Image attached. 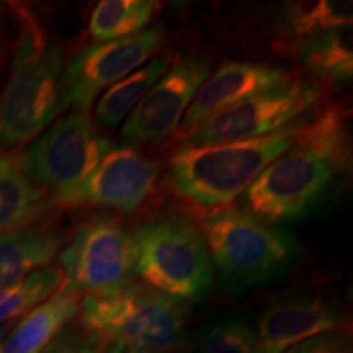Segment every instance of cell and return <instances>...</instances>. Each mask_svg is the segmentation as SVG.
<instances>
[{"label": "cell", "instance_id": "6da1fadb", "mask_svg": "<svg viewBox=\"0 0 353 353\" xmlns=\"http://www.w3.org/2000/svg\"><path fill=\"white\" fill-rule=\"evenodd\" d=\"M348 114L335 103L303 120L290 148L244 192V211L273 226L314 210L350 162Z\"/></svg>", "mask_w": 353, "mask_h": 353}, {"label": "cell", "instance_id": "7a4b0ae2", "mask_svg": "<svg viewBox=\"0 0 353 353\" xmlns=\"http://www.w3.org/2000/svg\"><path fill=\"white\" fill-rule=\"evenodd\" d=\"M77 327L103 353H174L187 334V306L149 286L82 296Z\"/></svg>", "mask_w": 353, "mask_h": 353}, {"label": "cell", "instance_id": "3957f363", "mask_svg": "<svg viewBox=\"0 0 353 353\" xmlns=\"http://www.w3.org/2000/svg\"><path fill=\"white\" fill-rule=\"evenodd\" d=\"M303 120L263 138L182 148L169 161V185L176 196L200 208H226L294 141Z\"/></svg>", "mask_w": 353, "mask_h": 353}, {"label": "cell", "instance_id": "277c9868", "mask_svg": "<svg viewBox=\"0 0 353 353\" xmlns=\"http://www.w3.org/2000/svg\"><path fill=\"white\" fill-rule=\"evenodd\" d=\"M200 231L213 268L231 290L270 283L285 275L301 255L293 234L232 206L206 213Z\"/></svg>", "mask_w": 353, "mask_h": 353}, {"label": "cell", "instance_id": "5b68a950", "mask_svg": "<svg viewBox=\"0 0 353 353\" xmlns=\"http://www.w3.org/2000/svg\"><path fill=\"white\" fill-rule=\"evenodd\" d=\"M64 51L30 25L12 61L10 77L0 94V144L34 141L63 110L61 79Z\"/></svg>", "mask_w": 353, "mask_h": 353}, {"label": "cell", "instance_id": "8992f818", "mask_svg": "<svg viewBox=\"0 0 353 353\" xmlns=\"http://www.w3.org/2000/svg\"><path fill=\"white\" fill-rule=\"evenodd\" d=\"M132 237L134 273L145 286L182 303L208 293L214 268L200 228L192 219L176 213L154 216L139 223Z\"/></svg>", "mask_w": 353, "mask_h": 353}, {"label": "cell", "instance_id": "52a82bcc", "mask_svg": "<svg viewBox=\"0 0 353 353\" xmlns=\"http://www.w3.org/2000/svg\"><path fill=\"white\" fill-rule=\"evenodd\" d=\"M112 148V141L97 131L88 114L70 112L46 128L19 157L52 205H79L83 185Z\"/></svg>", "mask_w": 353, "mask_h": 353}, {"label": "cell", "instance_id": "ba28073f", "mask_svg": "<svg viewBox=\"0 0 353 353\" xmlns=\"http://www.w3.org/2000/svg\"><path fill=\"white\" fill-rule=\"evenodd\" d=\"M134 262L132 232L108 214L83 221L59 254L64 283L82 296L110 293L130 283Z\"/></svg>", "mask_w": 353, "mask_h": 353}, {"label": "cell", "instance_id": "9c48e42d", "mask_svg": "<svg viewBox=\"0 0 353 353\" xmlns=\"http://www.w3.org/2000/svg\"><path fill=\"white\" fill-rule=\"evenodd\" d=\"M322 99L314 81H291L250 97L201 123L182 139V145H214L263 138L303 120Z\"/></svg>", "mask_w": 353, "mask_h": 353}, {"label": "cell", "instance_id": "30bf717a", "mask_svg": "<svg viewBox=\"0 0 353 353\" xmlns=\"http://www.w3.org/2000/svg\"><path fill=\"white\" fill-rule=\"evenodd\" d=\"M165 41V28L156 25L134 37L97 43L79 51L63 70V110L88 114L103 90L144 65Z\"/></svg>", "mask_w": 353, "mask_h": 353}, {"label": "cell", "instance_id": "8fae6325", "mask_svg": "<svg viewBox=\"0 0 353 353\" xmlns=\"http://www.w3.org/2000/svg\"><path fill=\"white\" fill-rule=\"evenodd\" d=\"M211 70L208 57H179L128 117L121 128L123 138L130 143H152L174 134Z\"/></svg>", "mask_w": 353, "mask_h": 353}, {"label": "cell", "instance_id": "7c38bea8", "mask_svg": "<svg viewBox=\"0 0 353 353\" xmlns=\"http://www.w3.org/2000/svg\"><path fill=\"white\" fill-rule=\"evenodd\" d=\"M157 180L159 165L152 159L128 145L113 144L88 176L79 203L121 214L134 213L152 195Z\"/></svg>", "mask_w": 353, "mask_h": 353}, {"label": "cell", "instance_id": "4fadbf2b", "mask_svg": "<svg viewBox=\"0 0 353 353\" xmlns=\"http://www.w3.org/2000/svg\"><path fill=\"white\" fill-rule=\"evenodd\" d=\"M345 325L342 309L321 294H296L272 304L255 325L260 353H285Z\"/></svg>", "mask_w": 353, "mask_h": 353}, {"label": "cell", "instance_id": "5bb4252c", "mask_svg": "<svg viewBox=\"0 0 353 353\" xmlns=\"http://www.w3.org/2000/svg\"><path fill=\"white\" fill-rule=\"evenodd\" d=\"M291 81L288 69L259 63H224L206 79L180 123V138L201 123L250 97Z\"/></svg>", "mask_w": 353, "mask_h": 353}, {"label": "cell", "instance_id": "9a60e30c", "mask_svg": "<svg viewBox=\"0 0 353 353\" xmlns=\"http://www.w3.org/2000/svg\"><path fill=\"white\" fill-rule=\"evenodd\" d=\"M82 294L63 285L51 298L21 317L0 342V353H43L74 317L79 314Z\"/></svg>", "mask_w": 353, "mask_h": 353}, {"label": "cell", "instance_id": "2e32d148", "mask_svg": "<svg viewBox=\"0 0 353 353\" xmlns=\"http://www.w3.org/2000/svg\"><path fill=\"white\" fill-rule=\"evenodd\" d=\"M51 206L46 193L21 167L20 157L0 154V234L32 226Z\"/></svg>", "mask_w": 353, "mask_h": 353}, {"label": "cell", "instance_id": "e0dca14e", "mask_svg": "<svg viewBox=\"0 0 353 353\" xmlns=\"http://www.w3.org/2000/svg\"><path fill=\"white\" fill-rule=\"evenodd\" d=\"M63 245V236L48 228H23L0 234V290L48 267Z\"/></svg>", "mask_w": 353, "mask_h": 353}, {"label": "cell", "instance_id": "ac0fdd59", "mask_svg": "<svg viewBox=\"0 0 353 353\" xmlns=\"http://www.w3.org/2000/svg\"><path fill=\"white\" fill-rule=\"evenodd\" d=\"M304 68L317 81L345 83L353 76L352 25L304 38L299 46Z\"/></svg>", "mask_w": 353, "mask_h": 353}, {"label": "cell", "instance_id": "d6986e66", "mask_svg": "<svg viewBox=\"0 0 353 353\" xmlns=\"http://www.w3.org/2000/svg\"><path fill=\"white\" fill-rule=\"evenodd\" d=\"M170 68V56L159 54L139 69L105 90L95 107V121L100 128L112 131L130 117L154 83Z\"/></svg>", "mask_w": 353, "mask_h": 353}, {"label": "cell", "instance_id": "ffe728a7", "mask_svg": "<svg viewBox=\"0 0 353 353\" xmlns=\"http://www.w3.org/2000/svg\"><path fill=\"white\" fill-rule=\"evenodd\" d=\"M159 7L151 0H103L92 13L88 33L99 43L134 37L144 32Z\"/></svg>", "mask_w": 353, "mask_h": 353}, {"label": "cell", "instance_id": "44dd1931", "mask_svg": "<svg viewBox=\"0 0 353 353\" xmlns=\"http://www.w3.org/2000/svg\"><path fill=\"white\" fill-rule=\"evenodd\" d=\"M63 285L64 275L61 268L48 265L0 290V327L10 324L17 317L28 314Z\"/></svg>", "mask_w": 353, "mask_h": 353}, {"label": "cell", "instance_id": "7402d4cb", "mask_svg": "<svg viewBox=\"0 0 353 353\" xmlns=\"http://www.w3.org/2000/svg\"><path fill=\"white\" fill-rule=\"evenodd\" d=\"M353 3L343 0L288 3L285 23L293 34L309 38L339 26L352 25Z\"/></svg>", "mask_w": 353, "mask_h": 353}, {"label": "cell", "instance_id": "603a6c76", "mask_svg": "<svg viewBox=\"0 0 353 353\" xmlns=\"http://www.w3.org/2000/svg\"><path fill=\"white\" fill-rule=\"evenodd\" d=\"M195 353H260L257 330L244 317L213 321L196 335Z\"/></svg>", "mask_w": 353, "mask_h": 353}, {"label": "cell", "instance_id": "cb8c5ba5", "mask_svg": "<svg viewBox=\"0 0 353 353\" xmlns=\"http://www.w3.org/2000/svg\"><path fill=\"white\" fill-rule=\"evenodd\" d=\"M43 353H103L79 327H65Z\"/></svg>", "mask_w": 353, "mask_h": 353}, {"label": "cell", "instance_id": "d4e9b609", "mask_svg": "<svg viewBox=\"0 0 353 353\" xmlns=\"http://www.w3.org/2000/svg\"><path fill=\"white\" fill-rule=\"evenodd\" d=\"M285 353H350V348L342 335L325 334L298 343Z\"/></svg>", "mask_w": 353, "mask_h": 353}, {"label": "cell", "instance_id": "484cf974", "mask_svg": "<svg viewBox=\"0 0 353 353\" xmlns=\"http://www.w3.org/2000/svg\"><path fill=\"white\" fill-rule=\"evenodd\" d=\"M8 330H10V324H7V325H3V327H0V342L3 341V337H6Z\"/></svg>", "mask_w": 353, "mask_h": 353}, {"label": "cell", "instance_id": "4316f807", "mask_svg": "<svg viewBox=\"0 0 353 353\" xmlns=\"http://www.w3.org/2000/svg\"><path fill=\"white\" fill-rule=\"evenodd\" d=\"M0 30H2V12H0Z\"/></svg>", "mask_w": 353, "mask_h": 353}]
</instances>
